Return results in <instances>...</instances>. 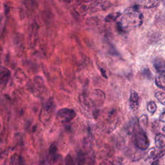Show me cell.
I'll use <instances>...</instances> for the list:
<instances>
[{"mask_svg": "<svg viewBox=\"0 0 165 165\" xmlns=\"http://www.w3.org/2000/svg\"><path fill=\"white\" fill-rule=\"evenodd\" d=\"M138 7L135 6L126 10L124 15L122 17L118 25L126 32V28L129 27L140 26L143 22V14L139 12Z\"/></svg>", "mask_w": 165, "mask_h": 165, "instance_id": "cell-1", "label": "cell"}, {"mask_svg": "<svg viewBox=\"0 0 165 165\" xmlns=\"http://www.w3.org/2000/svg\"><path fill=\"white\" fill-rule=\"evenodd\" d=\"M133 131L135 146L141 150H147L150 146V141L146 133L139 124L135 126Z\"/></svg>", "mask_w": 165, "mask_h": 165, "instance_id": "cell-2", "label": "cell"}, {"mask_svg": "<svg viewBox=\"0 0 165 165\" xmlns=\"http://www.w3.org/2000/svg\"><path fill=\"white\" fill-rule=\"evenodd\" d=\"M56 117L60 122L65 123L70 122L75 117V112L72 109H61L58 110Z\"/></svg>", "mask_w": 165, "mask_h": 165, "instance_id": "cell-3", "label": "cell"}, {"mask_svg": "<svg viewBox=\"0 0 165 165\" xmlns=\"http://www.w3.org/2000/svg\"><path fill=\"white\" fill-rule=\"evenodd\" d=\"M78 165H94V160L91 158L90 153L80 151L78 153Z\"/></svg>", "mask_w": 165, "mask_h": 165, "instance_id": "cell-4", "label": "cell"}, {"mask_svg": "<svg viewBox=\"0 0 165 165\" xmlns=\"http://www.w3.org/2000/svg\"><path fill=\"white\" fill-rule=\"evenodd\" d=\"M139 98L138 94L135 90H132L130 97L129 105L130 109L132 111H135L138 109L139 105Z\"/></svg>", "mask_w": 165, "mask_h": 165, "instance_id": "cell-5", "label": "cell"}, {"mask_svg": "<svg viewBox=\"0 0 165 165\" xmlns=\"http://www.w3.org/2000/svg\"><path fill=\"white\" fill-rule=\"evenodd\" d=\"M155 82L159 89L165 90V70H161L159 72L156 77Z\"/></svg>", "mask_w": 165, "mask_h": 165, "instance_id": "cell-6", "label": "cell"}, {"mask_svg": "<svg viewBox=\"0 0 165 165\" xmlns=\"http://www.w3.org/2000/svg\"><path fill=\"white\" fill-rule=\"evenodd\" d=\"M10 75V71L5 67L0 66V85H6L8 81Z\"/></svg>", "mask_w": 165, "mask_h": 165, "instance_id": "cell-7", "label": "cell"}, {"mask_svg": "<svg viewBox=\"0 0 165 165\" xmlns=\"http://www.w3.org/2000/svg\"><path fill=\"white\" fill-rule=\"evenodd\" d=\"M155 144L159 148L165 147V135L163 133H158L155 138Z\"/></svg>", "mask_w": 165, "mask_h": 165, "instance_id": "cell-8", "label": "cell"}, {"mask_svg": "<svg viewBox=\"0 0 165 165\" xmlns=\"http://www.w3.org/2000/svg\"><path fill=\"white\" fill-rule=\"evenodd\" d=\"M153 65L156 69L160 72L165 69V60L161 58H157L153 62Z\"/></svg>", "mask_w": 165, "mask_h": 165, "instance_id": "cell-9", "label": "cell"}, {"mask_svg": "<svg viewBox=\"0 0 165 165\" xmlns=\"http://www.w3.org/2000/svg\"><path fill=\"white\" fill-rule=\"evenodd\" d=\"M121 16V12H113L108 14L104 18V21L106 22H112L117 20L119 17Z\"/></svg>", "mask_w": 165, "mask_h": 165, "instance_id": "cell-10", "label": "cell"}, {"mask_svg": "<svg viewBox=\"0 0 165 165\" xmlns=\"http://www.w3.org/2000/svg\"><path fill=\"white\" fill-rule=\"evenodd\" d=\"M138 124L141 128L142 127H147L148 124V117L146 115H142L139 119Z\"/></svg>", "mask_w": 165, "mask_h": 165, "instance_id": "cell-11", "label": "cell"}, {"mask_svg": "<svg viewBox=\"0 0 165 165\" xmlns=\"http://www.w3.org/2000/svg\"><path fill=\"white\" fill-rule=\"evenodd\" d=\"M155 95L159 102L165 106V93L163 92H158Z\"/></svg>", "mask_w": 165, "mask_h": 165, "instance_id": "cell-12", "label": "cell"}, {"mask_svg": "<svg viewBox=\"0 0 165 165\" xmlns=\"http://www.w3.org/2000/svg\"><path fill=\"white\" fill-rule=\"evenodd\" d=\"M147 109L148 112L152 114H154V113L157 110V106L156 104L153 101H150L147 104Z\"/></svg>", "mask_w": 165, "mask_h": 165, "instance_id": "cell-13", "label": "cell"}, {"mask_svg": "<svg viewBox=\"0 0 165 165\" xmlns=\"http://www.w3.org/2000/svg\"><path fill=\"white\" fill-rule=\"evenodd\" d=\"M49 153L51 156L56 159V157H57V147L55 145V144H52L51 147H50V149H49Z\"/></svg>", "mask_w": 165, "mask_h": 165, "instance_id": "cell-14", "label": "cell"}, {"mask_svg": "<svg viewBox=\"0 0 165 165\" xmlns=\"http://www.w3.org/2000/svg\"><path fill=\"white\" fill-rule=\"evenodd\" d=\"M11 161L12 165H21V158L16 154L11 158Z\"/></svg>", "mask_w": 165, "mask_h": 165, "instance_id": "cell-15", "label": "cell"}, {"mask_svg": "<svg viewBox=\"0 0 165 165\" xmlns=\"http://www.w3.org/2000/svg\"><path fill=\"white\" fill-rule=\"evenodd\" d=\"M156 156V148H152L148 150V152L147 153V156L145 160H148L150 159L153 158Z\"/></svg>", "mask_w": 165, "mask_h": 165, "instance_id": "cell-16", "label": "cell"}, {"mask_svg": "<svg viewBox=\"0 0 165 165\" xmlns=\"http://www.w3.org/2000/svg\"><path fill=\"white\" fill-rule=\"evenodd\" d=\"M65 165H75L74 160L70 154H68L65 159Z\"/></svg>", "mask_w": 165, "mask_h": 165, "instance_id": "cell-17", "label": "cell"}, {"mask_svg": "<svg viewBox=\"0 0 165 165\" xmlns=\"http://www.w3.org/2000/svg\"><path fill=\"white\" fill-rule=\"evenodd\" d=\"M109 165H124L122 159L118 158L115 160L111 161V162L109 163Z\"/></svg>", "mask_w": 165, "mask_h": 165, "instance_id": "cell-18", "label": "cell"}, {"mask_svg": "<svg viewBox=\"0 0 165 165\" xmlns=\"http://www.w3.org/2000/svg\"><path fill=\"white\" fill-rule=\"evenodd\" d=\"M165 155V150H161L157 155H156L155 156V157L153 158L154 160H158L159 159L163 158L164 156Z\"/></svg>", "mask_w": 165, "mask_h": 165, "instance_id": "cell-19", "label": "cell"}, {"mask_svg": "<svg viewBox=\"0 0 165 165\" xmlns=\"http://www.w3.org/2000/svg\"><path fill=\"white\" fill-rule=\"evenodd\" d=\"M143 75H145V76H146L147 77V78H151V77H152V73L150 72V70L148 69H144L143 70Z\"/></svg>", "mask_w": 165, "mask_h": 165, "instance_id": "cell-20", "label": "cell"}, {"mask_svg": "<svg viewBox=\"0 0 165 165\" xmlns=\"http://www.w3.org/2000/svg\"><path fill=\"white\" fill-rule=\"evenodd\" d=\"M159 121L161 122L165 123V112H163L159 116Z\"/></svg>", "mask_w": 165, "mask_h": 165, "instance_id": "cell-21", "label": "cell"}, {"mask_svg": "<svg viewBox=\"0 0 165 165\" xmlns=\"http://www.w3.org/2000/svg\"><path fill=\"white\" fill-rule=\"evenodd\" d=\"M100 71H101V72L102 74V75L104 77V78H107V76H106L105 70L103 69H102V68H101V69H100Z\"/></svg>", "mask_w": 165, "mask_h": 165, "instance_id": "cell-22", "label": "cell"}, {"mask_svg": "<svg viewBox=\"0 0 165 165\" xmlns=\"http://www.w3.org/2000/svg\"><path fill=\"white\" fill-rule=\"evenodd\" d=\"M162 3L164 6H165V0H162Z\"/></svg>", "mask_w": 165, "mask_h": 165, "instance_id": "cell-23", "label": "cell"}, {"mask_svg": "<svg viewBox=\"0 0 165 165\" xmlns=\"http://www.w3.org/2000/svg\"><path fill=\"white\" fill-rule=\"evenodd\" d=\"M163 131L165 132V126H164V127L163 128Z\"/></svg>", "mask_w": 165, "mask_h": 165, "instance_id": "cell-24", "label": "cell"}]
</instances>
